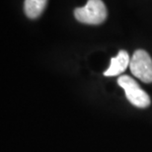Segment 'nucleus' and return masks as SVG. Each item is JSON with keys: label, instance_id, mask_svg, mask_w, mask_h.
<instances>
[{"label": "nucleus", "instance_id": "1", "mask_svg": "<svg viewBox=\"0 0 152 152\" xmlns=\"http://www.w3.org/2000/svg\"><path fill=\"white\" fill-rule=\"evenodd\" d=\"M108 11L102 0H88L84 7L76 8V20L88 25H99L107 19Z\"/></svg>", "mask_w": 152, "mask_h": 152}, {"label": "nucleus", "instance_id": "2", "mask_svg": "<svg viewBox=\"0 0 152 152\" xmlns=\"http://www.w3.org/2000/svg\"><path fill=\"white\" fill-rule=\"evenodd\" d=\"M118 84L124 89L127 100L133 106L144 109L150 105V98L148 94L141 89L134 79L127 75H123L118 77Z\"/></svg>", "mask_w": 152, "mask_h": 152}, {"label": "nucleus", "instance_id": "3", "mask_svg": "<svg viewBox=\"0 0 152 152\" xmlns=\"http://www.w3.org/2000/svg\"><path fill=\"white\" fill-rule=\"evenodd\" d=\"M129 68L136 78L145 83L152 82V58L143 50H137L130 58Z\"/></svg>", "mask_w": 152, "mask_h": 152}, {"label": "nucleus", "instance_id": "4", "mask_svg": "<svg viewBox=\"0 0 152 152\" xmlns=\"http://www.w3.org/2000/svg\"><path fill=\"white\" fill-rule=\"evenodd\" d=\"M130 58L126 50H120L117 56L112 57L111 64L104 72L105 76H117L123 73L127 66H129Z\"/></svg>", "mask_w": 152, "mask_h": 152}, {"label": "nucleus", "instance_id": "5", "mask_svg": "<svg viewBox=\"0 0 152 152\" xmlns=\"http://www.w3.org/2000/svg\"><path fill=\"white\" fill-rule=\"evenodd\" d=\"M48 0H25L24 10L26 16L30 19H36L41 16L47 6Z\"/></svg>", "mask_w": 152, "mask_h": 152}]
</instances>
